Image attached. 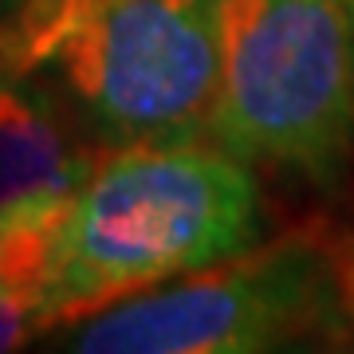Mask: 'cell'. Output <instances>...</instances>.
Listing matches in <instances>:
<instances>
[{
    "label": "cell",
    "instance_id": "cell-3",
    "mask_svg": "<svg viewBox=\"0 0 354 354\" xmlns=\"http://www.w3.org/2000/svg\"><path fill=\"white\" fill-rule=\"evenodd\" d=\"M209 127L241 162L327 174L354 134V0H216Z\"/></svg>",
    "mask_w": 354,
    "mask_h": 354
},
{
    "label": "cell",
    "instance_id": "cell-1",
    "mask_svg": "<svg viewBox=\"0 0 354 354\" xmlns=\"http://www.w3.org/2000/svg\"><path fill=\"white\" fill-rule=\"evenodd\" d=\"M252 232L256 181L236 153L193 138L122 146L75 189L44 299L48 330L232 260Z\"/></svg>",
    "mask_w": 354,
    "mask_h": 354
},
{
    "label": "cell",
    "instance_id": "cell-8",
    "mask_svg": "<svg viewBox=\"0 0 354 354\" xmlns=\"http://www.w3.org/2000/svg\"><path fill=\"white\" fill-rule=\"evenodd\" d=\"M20 4H24V0H0V20H8V16H12Z\"/></svg>",
    "mask_w": 354,
    "mask_h": 354
},
{
    "label": "cell",
    "instance_id": "cell-4",
    "mask_svg": "<svg viewBox=\"0 0 354 354\" xmlns=\"http://www.w3.org/2000/svg\"><path fill=\"white\" fill-rule=\"evenodd\" d=\"M327 311V264L307 244H283L102 307L64 346L83 354H248L323 327Z\"/></svg>",
    "mask_w": 354,
    "mask_h": 354
},
{
    "label": "cell",
    "instance_id": "cell-6",
    "mask_svg": "<svg viewBox=\"0 0 354 354\" xmlns=\"http://www.w3.org/2000/svg\"><path fill=\"white\" fill-rule=\"evenodd\" d=\"M71 201L75 193H36L0 205V304L20 295L48 299Z\"/></svg>",
    "mask_w": 354,
    "mask_h": 354
},
{
    "label": "cell",
    "instance_id": "cell-5",
    "mask_svg": "<svg viewBox=\"0 0 354 354\" xmlns=\"http://www.w3.org/2000/svg\"><path fill=\"white\" fill-rule=\"evenodd\" d=\"M102 158L32 75L0 79V205L36 193H75Z\"/></svg>",
    "mask_w": 354,
    "mask_h": 354
},
{
    "label": "cell",
    "instance_id": "cell-9",
    "mask_svg": "<svg viewBox=\"0 0 354 354\" xmlns=\"http://www.w3.org/2000/svg\"><path fill=\"white\" fill-rule=\"evenodd\" d=\"M4 75H8V71H4V67H0V79H4Z\"/></svg>",
    "mask_w": 354,
    "mask_h": 354
},
{
    "label": "cell",
    "instance_id": "cell-7",
    "mask_svg": "<svg viewBox=\"0 0 354 354\" xmlns=\"http://www.w3.org/2000/svg\"><path fill=\"white\" fill-rule=\"evenodd\" d=\"M48 330L44 319V299L39 295H20L0 304V351H16L28 339H36Z\"/></svg>",
    "mask_w": 354,
    "mask_h": 354
},
{
    "label": "cell",
    "instance_id": "cell-2",
    "mask_svg": "<svg viewBox=\"0 0 354 354\" xmlns=\"http://www.w3.org/2000/svg\"><path fill=\"white\" fill-rule=\"evenodd\" d=\"M0 59L12 75L55 67L111 146L193 138L216 102V0H24L0 20Z\"/></svg>",
    "mask_w": 354,
    "mask_h": 354
}]
</instances>
